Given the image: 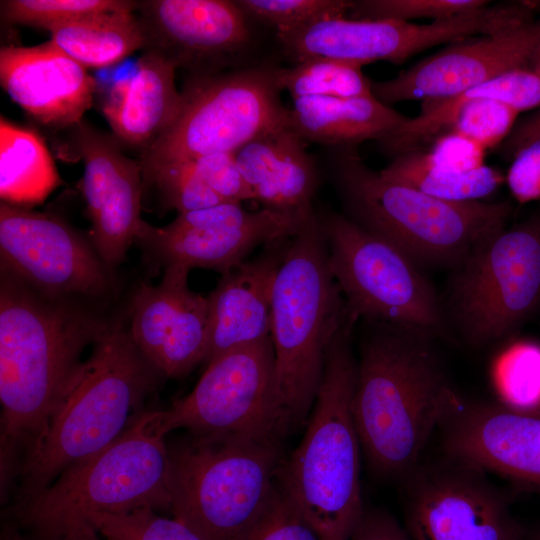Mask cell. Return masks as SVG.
<instances>
[{
	"mask_svg": "<svg viewBox=\"0 0 540 540\" xmlns=\"http://www.w3.org/2000/svg\"><path fill=\"white\" fill-rule=\"evenodd\" d=\"M106 323L89 312L36 293L1 268V502L76 381L85 348Z\"/></svg>",
	"mask_w": 540,
	"mask_h": 540,
	"instance_id": "obj_1",
	"label": "cell"
},
{
	"mask_svg": "<svg viewBox=\"0 0 540 540\" xmlns=\"http://www.w3.org/2000/svg\"><path fill=\"white\" fill-rule=\"evenodd\" d=\"M361 349L352 414L371 471L401 480L418 463L456 395L430 334L385 324Z\"/></svg>",
	"mask_w": 540,
	"mask_h": 540,
	"instance_id": "obj_2",
	"label": "cell"
},
{
	"mask_svg": "<svg viewBox=\"0 0 540 540\" xmlns=\"http://www.w3.org/2000/svg\"><path fill=\"white\" fill-rule=\"evenodd\" d=\"M156 371L119 322L106 323L90 357L23 464L10 505L48 487L65 469L105 449L141 414ZM9 505V506H10Z\"/></svg>",
	"mask_w": 540,
	"mask_h": 540,
	"instance_id": "obj_3",
	"label": "cell"
},
{
	"mask_svg": "<svg viewBox=\"0 0 540 540\" xmlns=\"http://www.w3.org/2000/svg\"><path fill=\"white\" fill-rule=\"evenodd\" d=\"M357 319L347 310L330 341L304 436L279 471L282 486L321 540H349L365 508L352 414L357 362L351 334Z\"/></svg>",
	"mask_w": 540,
	"mask_h": 540,
	"instance_id": "obj_4",
	"label": "cell"
},
{
	"mask_svg": "<svg viewBox=\"0 0 540 540\" xmlns=\"http://www.w3.org/2000/svg\"><path fill=\"white\" fill-rule=\"evenodd\" d=\"M166 435L161 410H143L105 449L65 469L32 498L8 506L3 522L25 540H61L94 513L170 511Z\"/></svg>",
	"mask_w": 540,
	"mask_h": 540,
	"instance_id": "obj_5",
	"label": "cell"
},
{
	"mask_svg": "<svg viewBox=\"0 0 540 540\" xmlns=\"http://www.w3.org/2000/svg\"><path fill=\"white\" fill-rule=\"evenodd\" d=\"M347 311L313 211L292 236L272 292L275 387L287 433L307 423L330 341Z\"/></svg>",
	"mask_w": 540,
	"mask_h": 540,
	"instance_id": "obj_6",
	"label": "cell"
},
{
	"mask_svg": "<svg viewBox=\"0 0 540 540\" xmlns=\"http://www.w3.org/2000/svg\"><path fill=\"white\" fill-rule=\"evenodd\" d=\"M334 164L348 217L417 265H458L511 214L508 202H450L386 179L356 146L338 147Z\"/></svg>",
	"mask_w": 540,
	"mask_h": 540,
	"instance_id": "obj_7",
	"label": "cell"
},
{
	"mask_svg": "<svg viewBox=\"0 0 540 540\" xmlns=\"http://www.w3.org/2000/svg\"><path fill=\"white\" fill-rule=\"evenodd\" d=\"M282 439L194 438L169 449L170 512L202 540H237L278 483Z\"/></svg>",
	"mask_w": 540,
	"mask_h": 540,
	"instance_id": "obj_8",
	"label": "cell"
},
{
	"mask_svg": "<svg viewBox=\"0 0 540 540\" xmlns=\"http://www.w3.org/2000/svg\"><path fill=\"white\" fill-rule=\"evenodd\" d=\"M275 69L191 75L174 120L144 149L142 178L168 165L235 153L258 135L287 124Z\"/></svg>",
	"mask_w": 540,
	"mask_h": 540,
	"instance_id": "obj_9",
	"label": "cell"
},
{
	"mask_svg": "<svg viewBox=\"0 0 540 540\" xmlns=\"http://www.w3.org/2000/svg\"><path fill=\"white\" fill-rule=\"evenodd\" d=\"M329 266L349 311L431 335L442 325L436 294L418 265L346 215L320 219Z\"/></svg>",
	"mask_w": 540,
	"mask_h": 540,
	"instance_id": "obj_10",
	"label": "cell"
},
{
	"mask_svg": "<svg viewBox=\"0 0 540 540\" xmlns=\"http://www.w3.org/2000/svg\"><path fill=\"white\" fill-rule=\"evenodd\" d=\"M168 434L185 429L204 441L282 439L286 434L275 387L271 337L210 361L193 390L161 410Z\"/></svg>",
	"mask_w": 540,
	"mask_h": 540,
	"instance_id": "obj_11",
	"label": "cell"
},
{
	"mask_svg": "<svg viewBox=\"0 0 540 540\" xmlns=\"http://www.w3.org/2000/svg\"><path fill=\"white\" fill-rule=\"evenodd\" d=\"M539 304V219L502 229L457 265L451 307L471 344L510 335Z\"/></svg>",
	"mask_w": 540,
	"mask_h": 540,
	"instance_id": "obj_12",
	"label": "cell"
},
{
	"mask_svg": "<svg viewBox=\"0 0 540 540\" xmlns=\"http://www.w3.org/2000/svg\"><path fill=\"white\" fill-rule=\"evenodd\" d=\"M406 531L413 540H523L510 500L487 474L446 459L418 463L402 479Z\"/></svg>",
	"mask_w": 540,
	"mask_h": 540,
	"instance_id": "obj_13",
	"label": "cell"
},
{
	"mask_svg": "<svg viewBox=\"0 0 540 540\" xmlns=\"http://www.w3.org/2000/svg\"><path fill=\"white\" fill-rule=\"evenodd\" d=\"M498 27L497 13L482 7L428 24L332 16L276 36L283 52L294 63L325 57L363 66L379 60L401 63L438 44L491 35Z\"/></svg>",
	"mask_w": 540,
	"mask_h": 540,
	"instance_id": "obj_14",
	"label": "cell"
},
{
	"mask_svg": "<svg viewBox=\"0 0 540 540\" xmlns=\"http://www.w3.org/2000/svg\"><path fill=\"white\" fill-rule=\"evenodd\" d=\"M308 216L265 208L247 211L240 202L226 201L180 213L161 228L145 222L136 242L158 265L180 264L223 274L245 261L257 245L294 236Z\"/></svg>",
	"mask_w": 540,
	"mask_h": 540,
	"instance_id": "obj_15",
	"label": "cell"
},
{
	"mask_svg": "<svg viewBox=\"0 0 540 540\" xmlns=\"http://www.w3.org/2000/svg\"><path fill=\"white\" fill-rule=\"evenodd\" d=\"M0 252L2 269L49 298L100 295L108 286V268L95 248L49 214L2 202Z\"/></svg>",
	"mask_w": 540,
	"mask_h": 540,
	"instance_id": "obj_16",
	"label": "cell"
},
{
	"mask_svg": "<svg viewBox=\"0 0 540 540\" xmlns=\"http://www.w3.org/2000/svg\"><path fill=\"white\" fill-rule=\"evenodd\" d=\"M439 427L448 459L540 493V407L456 396Z\"/></svg>",
	"mask_w": 540,
	"mask_h": 540,
	"instance_id": "obj_17",
	"label": "cell"
},
{
	"mask_svg": "<svg viewBox=\"0 0 540 540\" xmlns=\"http://www.w3.org/2000/svg\"><path fill=\"white\" fill-rule=\"evenodd\" d=\"M422 112L378 141L395 156L421 150L450 130L477 146L501 141L516 115L540 107V74L529 68L507 72L457 95L424 101Z\"/></svg>",
	"mask_w": 540,
	"mask_h": 540,
	"instance_id": "obj_18",
	"label": "cell"
},
{
	"mask_svg": "<svg viewBox=\"0 0 540 540\" xmlns=\"http://www.w3.org/2000/svg\"><path fill=\"white\" fill-rule=\"evenodd\" d=\"M539 44L540 20L531 21L440 50L393 79L371 82V91L388 106L448 98L507 72L530 68Z\"/></svg>",
	"mask_w": 540,
	"mask_h": 540,
	"instance_id": "obj_19",
	"label": "cell"
},
{
	"mask_svg": "<svg viewBox=\"0 0 540 540\" xmlns=\"http://www.w3.org/2000/svg\"><path fill=\"white\" fill-rule=\"evenodd\" d=\"M75 141L84 161L81 190L91 220V241L107 268L120 263L136 242L143 189L140 163L125 156L117 139L80 123Z\"/></svg>",
	"mask_w": 540,
	"mask_h": 540,
	"instance_id": "obj_20",
	"label": "cell"
},
{
	"mask_svg": "<svg viewBox=\"0 0 540 540\" xmlns=\"http://www.w3.org/2000/svg\"><path fill=\"white\" fill-rule=\"evenodd\" d=\"M188 267H165L161 282L142 284L132 300L130 333L136 346L159 373L178 378L203 362L208 297L188 286Z\"/></svg>",
	"mask_w": 540,
	"mask_h": 540,
	"instance_id": "obj_21",
	"label": "cell"
},
{
	"mask_svg": "<svg viewBox=\"0 0 540 540\" xmlns=\"http://www.w3.org/2000/svg\"><path fill=\"white\" fill-rule=\"evenodd\" d=\"M148 50L194 75L213 73L249 43L248 18L235 1L149 0L138 2Z\"/></svg>",
	"mask_w": 540,
	"mask_h": 540,
	"instance_id": "obj_22",
	"label": "cell"
},
{
	"mask_svg": "<svg viewBox=\"0 0 540 540\" xmlns=\"http://www.w3.org/2000/svg\"><path fill=\"white\" fill-rule=\"evenodd\" d=\"M0 82L23 110L43 125H78L93 104L95 79L50 41L37 46H3Z\"/></svg>",
	"mask_w": 540,
	"mask_h": 540,
	"instance_id": "obj_23",
	"label": "cell"
},
{
	"mask_svg": "<svg viewBox=\"0 0 540 540\" xmlns=\"http://www.w3.org/2000/svg\"><path fill=\"white\" fill-rule=\"evenodd\" d=\"M291 238L267 243L259 256L222 274L208 296L206 365L230 350L271 337L273 286Z\"/></svg>",
	"mask_w": 540,
	"mask_h": 540,
	"instance_id": "obj_24",
	"label": "cell"
},
{
	"mask_svg": "<svg viewBox=\"0 0 540 540\" xmlns=\"http://www.w3.org/2000/svg\"><path fill=\"white\" fill-rule=\"evenodd\" d=\"M234 155L262 208L300 217L313 211L317 171L304 140L288 123L258 135Z\"/></svg>",
	"mask_w": 540,
	"mask_h": 540,
	"instance_id": "obj_25",
	"label": "cell"
},
{
	"mask_svg": "<svg viewBox=\"0 0 540 540\" xmlns=\"http://www.w3.org/2000/svg\"><path fill=\"white\" fill-rule=\"evenodd\" d=\"M374 96L337 98L301 97L288 109V126L304 141L336 147L380 141L408 121Z\"/></svg>",
	"mask_w": 540,
	"mask_h": 540,
	"instance_id": "obj_26",
	"label": "cell"
},
{
	"mask_svg": "<svg viewBox=\"0 0 540 540\" xmlns=\"http://www.w3.org/2000/svg\"><path fill=\"white\" fill-rule=\"evenodd\" d=\"M177 67L162 54L147 50L130 78L128 92L117 123V139L146 149L174 120L181 103L176 88Z\"/></svg>",
	"mask_w": 540,
	"mask_h": 540,
	"instance_id": "obj_27",
	"label": "cell"
},
{
	"mask_svg": "<svg viewBox=\"0 0 540 540\" xmlns=\"http://www.w3.org/2000/svg\"><path fill=\"white\" fill-rule=\"evenodd\" d=\"M62 180L43 139L30 129L0 119V196L28 208L42 203Z\"/></svg>",
	"mask_w": 540,
	"mask_h": 540,
	"instance_id": "obj_28",
	"label": "cell"
},
{
	"mask_svg": "<svg viewBox=\"0 0 540 540\" xmlns=\"http://www.w3.org/2000/svg\"><path fill=\"white\" fill-rule=\"evenodd\" d=\"M49 32V41L86 69L119 63L145 45L140 21L130 11L84 17Z\"/></svg>",
	"mask_w": 540,
	"mask_h": 540,
	"instance_id": "obj_29",
	"label": "cell"
},
{
	"mask_svg": "<svg viewBox=\"0 0 540 540\" xmlns=\"http://www.w3.org/2000/svg\"><path fill=\"white\" fill-rule=\"evenodd\" d=\"M386 179L450 202L481 201L494 193L501 174L486 165L463 169L442 162L435 154L415 150L395 156L380 171Z\"/></svg>",
	"mask_w": 540,
	"mask_h": 540,
	"instance_id": "obj_30",
	"label": "cell"
},
{
	"mask_svg": "<svg viewBox=\"0 0 540 540\" xmlns=\"http://www.w3.org/2000/svg\"><path fill=\"white\" fill-rule=\"evenodd\" d=\"M361 67L356 63L313 57L288 68H276L275 80L278 88L286 90L292 100L309 96H373L371 81L363 75Z\"/></svg>",
	"mask_w": 540,
	"mask_h": 540,
	"instance_id": "obj_31",
	"label": "cell"
},
{
	"mask_svg": "<svg viewBox=\"0 0 540 540\" xmlns=\"http://www.w3.org/2000/svg\"><path fill=\"white\" fill-rule=\"evenodd\" d=\"M493 379L502 403L540 407V345L520 341L507 347L495 362Z\"/></svg>",
	"mask_w": 540,
	"mask_h": 540,
	"instance_id": "obj_32",
	"label": "cell"
},
{
	"mask_svg": "<svg viewBox=\"0 0 540 540\" xmlns=\"http://www.w3.org/2000/svg\"><path fill=\"white\" fill-rule=\"evenodd\" d=\"M138 2L125 0H7L2 17L16 24L50 30L84 17L115 11L133 12Z\"/></svg>",
	"mask_w": 540,
	"mask_h": 540,
	"instance_id": "obj_33",
	"label": "cell"
},
{
	"mask_svg": "<svg viewBox=\"0 0 540 540\" xmlns=\"http://www.w3.org/2000/svg\"><path fill=\"white\" fill-rule=\"evenodd\" d=\"M156 511L139 508L124 513H94L86 520L104 540H202L182 522Z\"/></svg>",
	"mask_w": 540,
	"mask_h": 540,
	"instance_id": "obj_34",
	"label": "cell"
},
{
	"mask_svg": "<svg viewBox=\"0 0 540 540\" xmlns=\"http://www.w3.org/2000/svg\"><path fill=\"white\" fill-rule=\"evenodd\" d=\"M249 19L272 26L276 34L308 26L322 18L345 16L353 7L348 0H238Z\"/></svg>",
	"mask_w": 540,
	"mask_h": 540,
	"instance_id": "obj_35",
	"label": "cell"
},
{
	"mask_svg": "<svg viewBox=\"0 0 540 540\" xmlns=\"http://www.w3.org/2000/svg\"><path fill=\"white\" fill-rule=\"evenodd\" d=\"M142 181L143 187L154 185L164 205L178 214L226 202L205 183L190 161L162 167Z\"/></svg>",
	"mask_w": 540,
	"mask_h": 540,
	"instance_id": "obj_36",
	"label": "cell"
},
{
	"mask_svg": "<svg viewBox=\"0 0 540 540\" xmlns=\"http://www.w3.org/2000/svg\"><path fill=\"white\" fill-rule=\"evenodd\" d=\"M484 0H361L354 1L351 19L405 21L451 18L488 4Z\"/></svg>",
	"mask_w": 540,
	"mask_h": 540,
	"instance_id": "obj_37",
	"label": "cell"
},
{
	"mask_svg": "<svg viewBox=\"0 0 540 540\" xmlns=\"http://www.w3.org/2000/svg\"><path fill=\"white\" fill-rule=\"evenodd\" d=\"M237 540H321L282 486L275 491L259 517Z\"/></svg>",
	"mask_w": 540,
	"mask_h": 540,
	"instance_id": "obj_38",
	"label": "cell"
},
{
	"mask_svg": "<svg viewBox=\"0 0 540 540\" xmlns=\"http://www.w3.org/2000/svg\"><path fill=\"white\" fill-rule=\"evenodd\" d=\"M205 183L223 200L242 202L253 199L234 153H215L190 161Z\"/></svg>",
	"mask_w": 540,
	"mask_h": 540,
	"instance_id": "obj_39",
	"label": "cell"
},
{
	"mask_svg": "<svg viewBox=\"0 0 540 540\" xmlns=\"http://www.w3.org/2000/svg\"><path fill=\"white\" fill-rule=\"evenodd\" d=\"M507 183L520 202L540 199V139L526 144L513 155Z\"/></svg>",
	"mask_w": 540,
	"mask_h": 540,
	"instance_id": "obj_40",
	"label": "cell"
},
{
	"mask_svg": "<svg viewBox=\"0 0 540 540\" xmlns=\"http://www.w3.org/2000/svg\"><path fill=\"white\" fill-rule=\"evenodd\" d=\"M349 540H411V537L389 512L364 508Z\"/></svg>",
	"mask_w": 540,
	"mask_h": 540,
	"instance_id": "obj_41",
	"label": "cell"
},
{
	"mask_svg": "<svg viewBox=\"0 0 540 540\" xmlns=\"http://www.w3.org/2000/svg\"><path fill=\"white\" fill-rule=\"evenodd\" d=\"M538 139H540V108L511 133L503 148L507 155L513 157L523 146Z\"/></svg>",
	"mask_w": 540,
	"mask_h": 540,
	"instance_id": "obj_42",
	"label": "cell"
},
{
	"mask_svg": "<svg viewBox=\"0 0 540 540\" xmlns=\"http://www.w3.org/2000/svg\"><path fill=\"white\" fill-rule=\"evenodd\" d=\"M129 79L118 81L111 88L103 105V113L111 128L117 123L129 88Z\"/></svg>",
	"mask_w": 540,
	"mask_h": 540,
	"instance_id": "obj_43",
	"label": "cell"
},
{
	"mask_svg": "<svg viewBox=\"0 0 540 540\" xmlns=\"http://www.w3.org/2000/svg\"><path fill=\"white\" fill-rule=\"evenodd\" d=\"M61 540H104L99 532L86 520L72 526Z\"/></svg>",
	"mask_w": 540,
	"mask_h": 540,
	"instance_id": "obj_44",
	"label": "cell"
},
{
	"mask_svg": "<svg viewBox=\"0 0 540 540\" xmlns=\"http://www.w3.org/2000/svg\"><path fill=\"white\" fill-rule=\"evenodd\" d=\"M0 540H25L21 532L13 525L3 522Z\"/></svg>",
	"mask_w": 540,
	"mask_h": 540,
	"instance_id": "obj_45",
	"label": "cell"
},
{
	"mask_svg": "<svg viewBox=\"0 0 540 540\" xmlns=\"http://www.w3.org/2000/svg\"><path fill=\"white\" fill-rule=\"evenodd\" d=\"M530 68H532L533 70H535L536 72L540 74V44L533 56Z\"/></svg>",
	"mask_w": 540,
	"mask_h": 540,
	"instance_id": "obj_46",
	"label": "cell"
},
{
	"mask_svg": "<svg viewBox=\"0 0 540 540\" xmlns=\"http://www.w3.org/2000/svg\"><path fill=\"white\" fill-rule=\"evenodd\" d=\"M523 540H540V528L534 530L533 532H526Z\"/></svg>",
	"mask_w": 540,
	"mask_h": 540,
	"instance_id": "obj_47",
	"label": "cell"
}]
</instances>
